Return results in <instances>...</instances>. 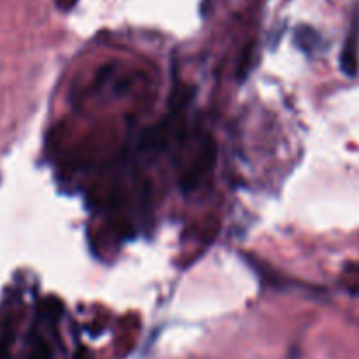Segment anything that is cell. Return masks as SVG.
I'll list each match as a JSON object with an SVG mask.
<instances>
[{
	"label": "cell",
	"instance_id": "cell-1",
	"mask_svg": "<svg viewBox=\"0 0 359 359\" xmlns=\"http://www.w3.org/2000/svg\"><path fill=\"white\" fill-rule=\"evenodd\" d=\"M217 161V143L212 136H206L203 140L201 147H199L198 155L192 161L191 168L184 172L182 180H180V185H182V191L191 192L194 189H198L201 185L203 180L206 178L210 171L213 169Z\"/></svg>",
	"mask_w": 359,
	"mask_h": 359
},
{
	"label": "cell",
	"instance_id": "cell-2",
	"mask_svg": "<svg viewBox=\"0 0 359 359\" xmlns=\"http://www.w3.org/2000/svg\"><path fill=\"white\" fill-rule=\"evenodd\" d=\"M341 71L347 76H355L359 71V25L355 23L352 32L348 34L347 43H345L344 51L340 58Z\"/></svg>",
	"mask_w": 359,
	"mask_h": 359
},
{
	"label": "cell",
	"instance_id": "cell-6",
	"mask_svg": "<svg viewBox=\"0 0 359 359\" xmlns=\"http://www.w3.org/2000/svg\"><path fill=\"white\" fill-rule=\"evenodd\" d=\"M252 53H254V48L247 46L245 48L243 55H241L240 62H238V78L240 79H245L248 74V69H250V64H252Z\"/></svg>",
	"mask_w": 359,
	"mask_h": 359
},
{
	"label": "cell",
	"instance_id": "cell-3",
	"mask_svg": "<svg viewBox=\"0 0 359 359\" xmlns=\"http://www.w3.org/2000/svg\"><path fill=\"white\" fill-rule=\"evenodd\" d=\"M29 359H51V348L46 344L43 337L39 334H34L32 341H30V351H29Z\"/></svg>",
	"mask_w": 359,
	"mask_h": 359
},
{
	"label": "cell",
	"instance_id": "cell-7",
	"mask_svg": "<svg viewBox=\"0 0 359 359\" xmlns=\"http://www.w3.org/2000/svg\"><path fill=\"white\" fill-rule=\"evenodd\" d=\"M55 4H57V8L62 9V11H71V9L78 4V0H55Z\"/></svg>",
	"mask_w": 359,
	"mask_h": 359
},
{
	"label": "cell",
	"instance_id": "cell-5",
	"mask_svg": "<svg viewBox=\"0 0 359 359\" xmlns=\"http://www.w3.org/2000/svg\"><path fill=\"white\" fill-rule=\"evenodd\" d=\"M13 344H15V331L8 330L0 334V359H11Z\"/></svg>",
	"mask_w": 359,
	"mask_h": 359
},
{
	"label": "cell",
	"instance_id": "cell-4",
	"mask_svg": "<svg viewBox=\"0 0 359 359\" xmlns=\"http://www.w3.org/2000/svg\"><path fill=\"white\" fill-rule=\"evenodd\" d=\"M296 43H298V46L303 51L310 53L319 44V36L312 29H305L303 27V29H298V32H296Z\"/></svg>",
	"mask_w": 359,
	"mask_h": 359
}]
</instances>
